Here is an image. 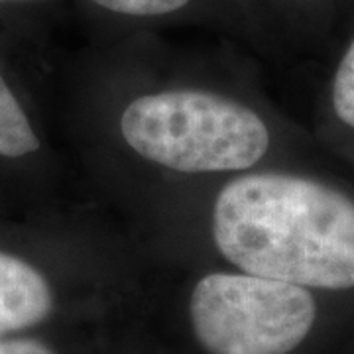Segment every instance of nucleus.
<instances>
[{
    "label": "nucleus",
    "instance_id": "1",
    "mask_svg": "<svg viewBox=\"0 0 354 354\" xmlns=\"http://www.w3.org/2000/svg\"><path fill=\"white\" fill-rule=\"evenodd\" d=\"M213 239L246 274L354 288V199L315 179L268 171L230 181L215 199Z\"/></svg>",
    "mask_w": 354,
    "mask_h": 354
},
{
    "label": "nucleus",
    "instance_id": "5",
    "mask_svg": "<svg viewBox=\"0 0 354 354\" xmlns=\"http://www.w3.org/2000/svg\"><path fill=\"white\" fill-rule=\"evenodd\" d=\"M39 148V140L24 109L0 75V156L22 158Z\"/></svg>",
    "mask_w": 354,
    "mask_h": 354
},
{
    "label": "nucleus",
    "instance_id": "4",
    "mask_svg": "<svg viewBox=\"0 0 354 354\" xmlns=\"http://www.w3.org/2000/svg\"><path fill=\"white\" fill-rule=\"evenodd\" d=\"M55 297L38 268L0 250V339L48 321Z\"/></svg>",
    "mask_w": 354,
    "mask_h": 354
},
{
    "label": "nucleus",
    "instance_id": "6",
    "mask_svg": "<svg viewBox=\"0 0 354 354\" xmlns=\"http://www.w3.org/2000/svg\"><path fill=\"white\" fill-rule=\"evenodd\" d=\"M333 109L342 124L354 128V39L333 79Z\"/></svg>",
    "mask_w": 354,
    "mask_h": 354
},
{
    "label": "nucleus",
    "instance_id": "8",
    "mask_svg": "<svg viewBox=\"0 0 354 354\" xmlns=\"http://www.w3.org/2000/svg\"><path fill=\"white\" fill-rule=\"evenodd\" d=\"M0 354H57L50 344L38 339H12L2 337L0 339Z\"/></svg>",
    "mask_w": 354,
    "mask_h": 354
},
{
    "label": "nucleus",
    "instance_id": "2",
    "mask_svg": "<svg viewBox=\"0 0 354 354\" xmlns=\"http://www.w3.org/2000/svg\"><path fill=\"white\" fill-rule=\"evenodd\" d=\"M120 130L144 160L179 174L248 169L270 146L268 127L252 109L193 88L134 99L120 116Z\"/></svg>",
    "mask_w": 354,
    "mask_h": 354
},
{
    "label": "nucleus",
    "instance_id": "9",
    "mask_svg": "<svg viewBox=\"0 0 354 354\" xmlns=\"http://www.w3.org/2000/svg\"><path fill=\"white\" fill-rule=\"evenodd\" d=\"M2 2H6V0H0V4H2Z\"/></svg>",
    "mask_w": 354,
    "mask_h": 354
},
{
    "label": "nucleus",
    "instance_id": "3",
    "mask_svg": "<svg viewBox=\"0 0 354 354\" xmlns=\"http://www.w3.org/2000/svg\"><path fill=\"white\" fill-rule=\"evenodd\" d=\"M195 339L209 354H290L311 333V291L281 279L216 272L191 291Z\"/></svg>",
    "mask_w": 354,
    "mask_h": 354
},
{
    "label": "nucleus",
    "instance_id": "7",
    "mask_svg": "<svg viewBox=\"0 0 354 354\" xmlns=\"http://www.w3.org/2000/svg\"><path fill=\"white\" fill-rule=\"evenodd\" d=\"M111 12L127 16H162L187 6L189 0H93Z\"/></svg>",
    "mask_w": 354,
    "mask_h": 354
}]
</instances>
